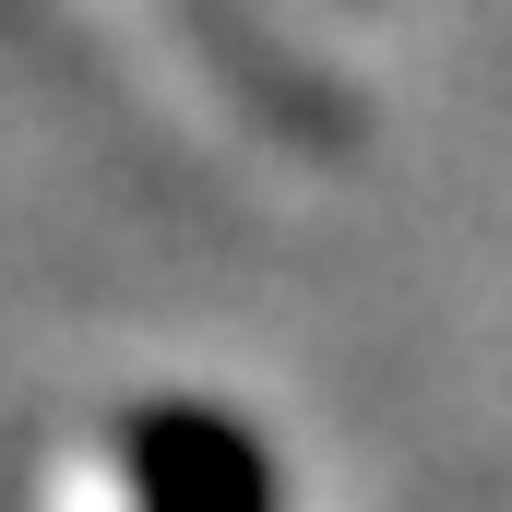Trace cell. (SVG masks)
Here are the masks:
<instances>
[{"label": "cell", "instance_id": "6da1fadb", "mask_svg": "<svg viewBox=\"0 0 512 512\" xmlns=\"http://www.w3.org/2000/svg\"><path fill=\"white\" fill-rule=\"evenodd\" d=\"M120 501L131 512H286V465L251 417L203 393H155L120 417Z\"/></svg>", "mask_w": 512, "mask_h": 512}]
</instances>
